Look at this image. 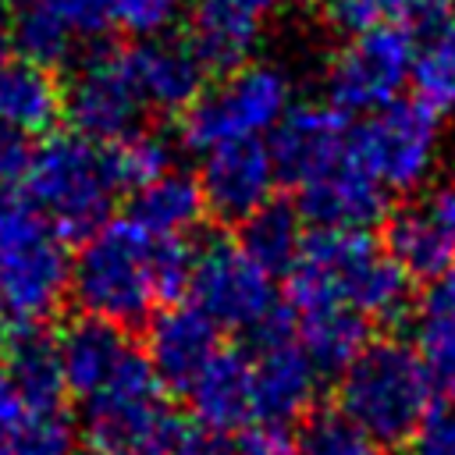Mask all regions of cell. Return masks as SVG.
Wrapping results in <instances>:
<instances>
[{"mask_svg":"<svg viewBox=\"0 0 455 455\" xmlns=\"http://www.w3.org/2000/svg\"><path fill=\"white\" fill-rule=\"evenodd\" d=\"M188 270L192 249L185 238H153L132 217H121L82 235L68 291L85 316L128 327L160 302H174L188 288Z\"/></svg>","mask_w":455,"mask_h":455,"instance_id":"6da1fadb","label":"cell"},{"mask_svg":"<svg viewBox=\"0 0 455 455\" xmlns=\"http://www.w3.org/2000/svg\"><path fill=\"white\" fill-rule=\"evenodd\" d=\"M288 274V299H334L366 323H391L409 309L412 277L366 231L316 228Z\"/></svg>","mask_w":455,"mask_h":455,"instance_id":"7a4b0ae2","label":"cell"},{"mask_svg":"<svg viewBox=\"0 0 455 455\" xmlns=\"http://www.w3.org/2000/svg\"><path fill=\"white\" fill-rule=\"evenodd\" d=\"M434 402V370L405 341H366L338 380V409L377 444H402Z\"/></svg>","mask_w":455,"mask_h":455,"instance_id":"3957f363","label":"cell"},{"mask_svg":"<svg viewBox=\"0 0 455 455\" xmlns=\"http://www.w3.org/2000/svg\"><path fill=\"white\" fill-rule=\"evenodd\" d=\"M25 192L32 210L57 231L82 238L100 228L121 192L103 142L78 132H60L39 142L25 167Z\"/></svg>","mask_w":455,"mask_h":455,"instance_id":"277c9868","label":"cell"},{"mask_svg":"<svg viewBox=\"0 0 455 455\" xmlns=\"http://www.w3.org/2000/svg\"><path fill=\"white\" fill-rule=\"evenodd\" d=\"M71 259L57 231L14 196H0V309L18 327H39L68 291Z\"/></svg>","mask_w":455,"mask_h":455,"instance_id":"5b68a950","label":"cell"},{"mask_svg":"<svg viewBox=\"0 0 455 455\" xmlns=\"http://www.w3.org/2000/svg\"><path fill=\"white\" fill-rule=\"evenodd\" d=\"M291 75L277 60H242L181 110V142L210 149L228 139H263L291 110Z\"/></svg>","mask_w":455,"mask_h":455,"instance_id":"8992f818","label":"cell"},{"mask_svg":"<svg viewBox=\"0 0 455 455\" xmlns=\"http://www.w3.org/2000/svg\"><path fill=\"white\" fill-rule=\"evenodd\" d=\"M192 306L217 331H267L277 323V288L274 274L263 270L242 242L210 238L199 252H192L188 288Z\"/></svg>","mask_w":455,"mask_h":455,"instance_id":"52a82bcc","label":"cell"},{"mask_svg":"<svg viewBox=\"0 0 455 455\" xmlns=\"http://www.w3.org/2000/svg\"><path fill=\"white\" fill-rule=\"evenodd\" d=\"M437 121L416 100H391L352 128V156L387 196L423 188L441 160Z\"/></svg>","mask_w":455,"mask_h":455,"instance_id":"ba28073f","label":"cell"},{"mask_svg":"<svg viewBox=\"0 0 455 455\" xmlns=\"http://www.w3.org/2000/svg\"><path fill=\"white\" fill-rule=\"evenodd\" d=\"M82 434L96 455H153L174 427L164 387L146 355H139L114 384L82 402Z\"/></svg>","mask_w":455,"mask_h":455,"instance_id":"9c48e42d","label":"cell"},{"mask_svg":"<svg viewBox=\"0 0 455 455\" xmlns=\"http://www.w3.org/2000/svg\"><path fill=\"white\" fill-rule=\"evenodd\" d=\"M412 39L398 25L348 32L323 71L327 103L341 114H373L398 100L409 82Z\"/></svg>","mask_w":455,"mask_h":455,"instance_id":"30bf717a","label":"cell"},{"mask_svg":"<svg viewBox=\"0 0 455 455\" xmlns=\"http://www.w3.org/2000/svg\"><path fill=\"white\" fill-rule=\"evenodd\" d=\"M64 114L71 128L92 142H114L139 128L146 103L124 50H100L78 64L64 89Z\"/></svg>","mask_w":455,"mask_h":455,"instance_id":"8fae6325","label":"cell"},{"mask_svg":"<svg viewBox=\"0 0 455 455\" xmlns=\"http://www.w3.org/2000/svg\"><path fill=\"white\" fill-rule=\"evenodd\" d=\"M384 249L409 277L430 281L455 267V174L395 210Z\"/></svg>","mask_w":455,"mask_h":455,"instance_id":"7c38bea8","label":"cell"},{"mask_svg":"<svg viewBox=\"0 0 455 455\" xmlns=\"http://www.w3.org/2000/svg\"><path fill=\"white\" fill-rule=\"evenodd\" d=\"M196 181L210 213L220 220H245L274 196L277 167L263 139H228L203 149Z\"/></svg>","mask_w":455,"mask_h":455,"instance_id":"4fadbf2b","label":"cell"},{"mask_svg":"<svg viewBox=\"0 0 455 455\" xmlns=\"http://www.w3.org/2000/svg\"><path fill=\"white\" fill-rule=\"evenodd\" d=\"M352 153V128L341 110L331 103L291 107L270 132V156L277 178L302 188L313 178L327 174Z\"/></svg>","mask_w":455,"mask_h":455,"instance_id":"5bb4252c","label":"cell"},{"mask_svg":"<svg viewBox=\"0 0 455 455\" xmlns=\"http://www.w3.org/2000/svg\"><path fill=\"white\" fill-rule=\"evenodd\" d=\"M252 366V402H256V419H274V423H291L309 412L320 391V366L306 355V348L288 334L270 323L259 331V348L249 359Z\"/></svg>","mask_w":455,"mask_h":455,"instance_id":"9a60e30c","label":"cell"},{"mask_svg":"<svg viewBox=\"0 0 455 455\" xmlns=\"http://www.w3.org/2000/svg\"><path fill=\"white\" fill-rule=\"evenodd\" d=\"M217 348V327L192 302H171L149 316L142 355L160 387L188 391V384L199 377V370L213 359Z\"/></svg>","mask_w":455,"mask_h":455,"instance_id":"2e32d148","label":"cell"},{"mask_svg":"<svg viewBox=\"0 0 455 455\" xmlns=\"http://www.w3.org/2000/svg\"><path fill=\"white\" fill-rule=\"evenodd\" d=\"M57 355H60V373H64V391H71L78 402L100 395L107 384H114L142 352L132 345L121 323L100 320V316H82L68 323L57 338Z\"/></svg>","mask_w":455,"mask_h":455,"instance_id":"e0dca14e","label":"cell"},{"mask_svg":"<svg viewBox=\"0 0 455 455\" xmlns=\"http://www.w3.org/2000/svg\"><path fill=\"white\" fill-rule=\"evenodd\" d=\"M146 110H185L206 89V60L192 39L153 36L124 50Z\"/></svg>","mask_w":455,"mask_h":455,"instance_id":"ac0fdd59","label":"cell"},{"mask_svg":"<svg viewBox=\"0 0 455 455\" xmlns=\"http://www.w3.org/2000/svg\"><path fill=\"white\" fill-rule=\"evenodd\" d=\"M302 213L320 228L338 231H366L373 228L387 210V192L359 167V160L348 153L338 167L313 178L299 188Z\"/></svg>","mask_w":455,"mask_h":455,"instance_id":"d6986e66","label":"cell"},{"mask_svg":"<svg viewBox=\"0 0 455 455\" xmlns=\"http://www.w3.org/2000/svg\"><path fill=\"white\" fill-rule=\"evenodd\" d=\"M188 398H192L196 423H203L217 434L242 430L245 423H252L256 419V402H252L249 355L217 348L213 359L188 384Z\"/></svg>","mask_w":455,"mask_h":455,"instance_id":"ffe728a7","label":"cell"},{"mask_svg":"<svg viewBox=\"0 0 455 455\" xmlns=\"http://www.w3.org/2000/svg\"><path fill=\"white\" fill-rule=\"evenodd\" d=\"M291 338L320 370H341L366 341L370 323L334 299H288Z\"/></svg>","mask_w":455,"mask_h":455,"instance_id":"44dd1931","label":"cell"},{"mask_svg":"<svg viewBox=\"0 0 455 455\" xmlns=\"http://www.w3.org/2000/svg\"><path fill=\"white\" fill-rule=\"evenodd\" d=\"M64 110V89L53 78V68L36 60H4L0 68V124L39 135L50 132L57 114Z\"/></svg>","mask_w":455,"mask_h":455,"instance_id":"7402d4cb","label":"cell"},{"mask_svg":"<svg viewBox=\"0 0 455 455\" xmlns=\"http://www.w3.org/2000/svg\"><path fill=\"white\" fill-rule=\"evenodd\" d=\"M203 213V188L181 171H164L160 178L139 185L128 210V217L153 238H185L199 228Z\"/></svg>","mask_w":455,"mask_h":455,"instance_id":"603a6c76","label":"cell"},{"mask_svg":"<svg viewBox=\"0 0 455 455\" xmlns=\"http://www.w3.org/2000/svg\"><path fill=\"white\" fill-rule=\"evenodd\" d=\"M4 366L14 377L28 412H60L64 373L57 338H50L43 327H21L4 352Z\"/></svg>","mask_w":455,"mask_h":455,"instance_id":"cb8c5ba5","label":"cell"},{"mask_svg":"<svg viewBox=\"0 0 455 455\" xmlns=\"http://www.w3.org/2000/svg\"><path fill=\"white\" fill-rule=\"evenodd\" d=\"M409 82L416 103L434 117H455V21L434 18L419 39H412Z\"/></svg>","mask_w":455,"mask_h":455,"instance_id":"d4e9b609","label":"cell"},{"mask_svg":"<svg viewBox=\"0 0 455 455\" xmlns=\"http://www.w3.org/2000/svg\"><path fill=\"white\" fill-rule=\"evenodd\" d=\"M263 18L228 4V0H196L192 11V46L206 68H235L252 57Z\"/></svg>","mask_w":455,"mask_h":455,"instance_id":"484cf974","label":"cell"},{"mask_svg":"<svg viewBox=\"0 0 455 455\" xmlns=\"http://www.w3.org/2000/svg\"><path fill=\"white\" fill-rule=\"evenodd\" d=\"M412 331L416 352L434 377L455 380V267L427 281L423 295L412 302Z\"/></svg>","mask_w":455,"mask_h":455,"instance_id":"4316f807","label":"cell"},{"mask_svg":"<svg viewBox=\"0 0 455 455\" xmlns=\"http://www.w3.org/2000/svg\"><path fill=\"white\" fill-rule=\"evenodd\" d=\"M302 238H306L302 217H299L291 206L267 199L259 210H252V213L242 220V238H238V242H242V249H245L263 270L284 274V270L295 263V256H299V249H302Z\"/></svg>","mask_w":455,"mask_h":455,"instance_id":"83f0119b","label":"cell"},{"mask_svg":"<svg viewBox=\"0 0 455 455\" xmlns=\"http://www.w3.org/2000/svg\"><path fill=\"white\" fill-rule=\"evenodd\" d=\"M107 156H110V171L117 188H139L153 178H160L164 171H171V142L156 132H128L114 142H103Z\"/></svg>","mask_w":455,"mask_h":455,"instance_id":"f1b7e54d","label":"cell"},{"mask_svg":"<svg viewBox=\"0 0 455 455\" xmlns=\"http://www.w3.org/2000/svg\"><path fill=\"white\" fill-rule=\"evenodd\" d=\"M295 455H380V444L341 409L313 412L295 437Z\"/></svg>","mask_w":455,"mask_h":455,"instance_id":"f546056e","label":"cell"},{"mask_svg":"<svg viewBox=\"0 0 455 455\" xmlns=\"http://www.w3.org/2000/svg\"><path fill=\"white\" fill-rule=\"evenodd\" d=\"M75 437L60 412H28L0 430V455H71Z\"/></svg>","mask_w":455,"mask_h":455,"instance_id":"4dcf8cb0","label":"cell"},{"mask_svg":"<svg viewBox=\"0 0 455 455\" xmlns=\"http://www.w3.org/2000/svg\"><path fill=\"white\" fill-rule=\"evenodd\" d=\"M188 0H107L110 25L132 32L135 39L167 36L174 21L185 14Z\"/></svg>","mask_w":455,"mask_h":455,"instance_id":"1f68e13d","label":"cell"},{"mask_svg":"<svg viewBox=\"0 0 455 455\" xmlns=\"http://www.w3.org/2000/svg\"><path fill=\"white\" fill-rule=\"evenodd\" d=\"M423 7L427 0H327V18L341 32H363L377 25H402Z\"/></svg>","mask_w":455,"mask_h":455,"instance_id":"d6a6232c","label":"cell"},{"mask_svg":"<svg viewBox=\"0 0 455 455\" xmlns=\"http://www.w3.org/2000/svg\"><path fill=\"white\" fill-rule=\"evenodd\" d=\"M412 455H455V391L434 398L416 430L409 434Z\"/></svg>","mask_w":455,"mask_h":455,"instance_id":"836d02e7","label":"cell"},{"mask_svg":"<svg viewBox=\"0 0 455 455\" xmlns=\"http://www.w3.org/2000/svg\"><path fill=\"white\" fill-rule=\"evenodd\" d=\"M43 7L53 21H60L75 39H89L110 28V11L107 0H25Z\"/></svg>","mask_w":455,"mask_h":455,"instance_id":"e575fe53","label":"cell"},{"mask_svg":"<svg viewBox=\"0 0 455 455\" xmlns=\"http://www.w3.org/2000/svg\"><path fill=\"white\" fill-rule=\"evenodd\" d=\"M153 455H235V448L224 441V434L203 427V423H178L167 430L160 448Z\"/></svg>","mask_w":455,"mask_h":455,"instance_id":"d590c367","label":"cell"},{"mask_svg":"<svg viewBox=\"0 0 455 455\" xmlns=\"http://www.w3.org/2000/svg\"><path fill=\"white\" fill-rule=\"evenodd\" d=\"M235 455H295V437L288 434V423L252 419L242 427Z\"/></svg>","mask_w":455,"mask_h":455,"instance_id":"8d00e7d4","label":"cell"},{"mask_svg":"<svg viewBox=\"0 0 455 455\" xmlns=\"http://www.w3.org/2000/svg\"><path fill=\"white\" fill-rule=\"evenodd\" d=\"M28 156H32L28 135L0 124V188H11V185H18L25 178Z\"/></svg>","mask_w":455,"mask_h":455,"instance_id":"74e56055","label":"cell"},{"mask_svg":"<svg viewBox=\"0 0 455 455\" xmlns=\"http://www.w3.org/2000/svg\"><path fill=\"white\" fill-rule=\"evenodd\" d=\"M25 416H28V405H25V398H21L18 384H14V377L7 373V366H4V359H0V430L14 427V423L25 419Z\"/></svg>","mask_w":455,"mask_h":455,"instance_id":"f35d334b","label":"cell"},{"mask_svg":"<svg viewBox=\"0 0 455 455\" xmlns=\"http://www.w3.org/2000/svg\"><path fill=\"white\" fill-rule=\"evenodd\" d=\"M228 4H235V7H242V11H249V14H256V18H263V14H270L274 7H281L284 0H228Z\"/></svg>","mask_w":455,"mask_h":455,"instance_id":"ab89813d","label":"cell"},{"mask_svg":"<svg viewBox=\"0 0 455 455\" xmlns=\"http://www.w3.org/2000/svg\"><path fill=\"white\" fill-rule=\"evenodd\" d=\"M427 7H434L441 18H451L455 21V0H427Z\"/></svg>","mask_w":455,"mask_h":455,"instance_id":"60d3db41","label":"cell"},{"mask_svg":"<svg viewBox=\"0 0 455 455\" xmlns=\"http://www.w3.org/2000/svg\"><path fill=\"white\" fill-rule=\"evenodd\" d=\"M7 50H11V36H7V28L0 25V68H4V60H7Z\"/></svg>","mask_w":455,"mask_h":455,"instance_id":"b9f144b4","label":"cell"},{"mask_svg":"<svg viewBox=\"0 0 455 455\" xmlns=\"http://www.w3.org/2000/svg\"><path fill=\"white\" fill-rule=\"evenodd\" d=\"M0 4H11V7H18V4H25V0H0Z\"/></svg>","mask_w":455,"mask_h":455,"instance_id":"7bdbcfd3","label":"cell"},{"mask_svg":"<svg viewBox=\"0 0 455 455\" xmlns=\"http://www.w3.org/2000/svg\"><path fill=\"white\" fill-rule=\"evenodd\" d=\"M302 4H327V0H302Z\"/></svg>","mask_w":455,"mask_h":455,"instance_id":"ee69618b","label":"cell"},{"mask_svg":"<svg viewBox=\"0 0 455 455\" xmlns=\"http://www.w3.org/2000/svg\"><path fill=\"white\" fill-rule=\"evenodd\" d=\"M4 192H7V188H0V196H4Z\"/></svg>","mask_w":455,"mask_h":455,"instance_id":"f6af8a7d","label":"cell"},{"mask_svg":"<svg viewBox=\"0 0 455 455\" xmlns=\"http://www.w3.org/2000/svg\"><path fill=\"white\" fill-rule=\"evenodd\" d=\"M0 316H4V309H0Z\"/></svg>","mask_w":455,"mask_h":455,"instance_id":"bcb514c9","label":"cell"}]
</instances>
